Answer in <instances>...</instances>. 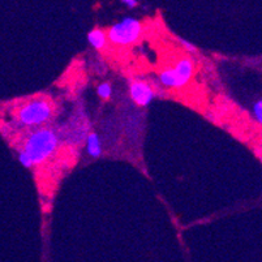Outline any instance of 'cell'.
<instances>
[{"label":"cell","mask_w":262,"mask_h":262,"mask_svg":"<svg viewBox=\"0 0 262 262\" xmlns=\"http://www.w3.org/2000/svg\"><path fill=\"white\" fill-rule=\"evenodd\" d=\"M59 145V137L54 129L39 128L30 133L24 144L23 150L29 157L33 166L42 164L56 151Z\"/></svg>","instance_id":"1"},{"label":"cell","mask_w":262,"mask_h":262,"mask_svg":"<svg viewBox=\"0 0 262 262\" xmlns=\"http://www.w3.org/2000/svg\"><path fill=\"white\" fill-rule=\"evenodd\" d=\"M144 33V25L140 20L133 17H125L119 23L114 24L107 30V42L114 46L127 47L137 43Z\"/></svg>","instance_id":"2"},{"label":"cell","mask_w":262,"mask_h":262,"mask_svg":"<svg viewBox=\"0 0 262 262\" xmlns=\"http://www.w3.org/2000/svg\"><path fill=\"white\" fill-rule=\"evenodd\" d=\"M54 116L51 102L45 98H35L26 102L17 110V120L24 127H40Z\"/></svg>","instance_id":"3"},{"label":"cell","mask_w":262,"mask_h":262,"mask_svg":"<svg viewBox=\"0 0 262 262\" xmlns=\"http://www.w3.org/2000/svg\"><path fill=\"white\" fill-rule=\"evenodd\" d=\"M194 75V63L189 58H180L173 66L161 71L158 78L163 86L170 89H182L189 84Z\"/></svg>","instance_id":"4"},{"label":"cell","mask_w":262,"mask_h":262,"mask_svg":"<svg viewBox=\"0 0 262 262\" xmlns=\"http://www.w3.org/2000/svg\"><path fill=\"white\" fill-rule=\"evenodd\" d=\"M129 95L130 99L137 106L146 107L154 99L156 92L151 88V85L147 84L146 81H133L132 84L129 85Z\"/></svg>","instance_id":"5"},{"label":"cell","mask_w":262,"mask_h":262,"mask_svg":"<svg viewBox=\"0 0 262 262\" xmlns=\"http://www.w3.org/2000/svg\"><path fill=\"white\" fill-rule=\"evenodd\" d=\"M88 40H89V43L94 47L95 50H103L104 47L107 46V35L106 32H103L102 29H98V28H95V29L90 30L89 34H88Z\"/></svg>","instance_id":"6"},{"label":"cell","mask_w":262,"mask_h":262,"mask_svg":"<svg viewBox=\"0 0 262 262\" xmlns=\"http://www.w3.org/2000/svg\"><path fill=\"white\" fill-rule=\"evenodd\" d=\"M86 151L93 158H99L102 156V142L97 133H90L86 137Z\"/></svg>","instance_id":"7"},{"label":"cell","mask_w":262,"mask_h":262,"mask_svg":"<svg viewBox=\"0 0 262 262\" xmlns=\"http://www.w3.org/2000/svg\"><path fill=\"white\" fill-rule=\"evenodd\" d=\"M97 93H98V95L102 99L107 101V99L111 98V95H113V86H111V84H108V82H102V84H99L98 86H97Z\"/></svg>","instance_id":"8"},{"label":"cell","mask_w":262,"mask_h":262,"mask_svg":"<svg viewBox=\"0 0 262 262\" xmlns=\"http://www.w3.org/2000/svg\"><path fill=\"white\" fill-rule=\"evenodd\" d=\"M18 161H20V163L23 164L24 167H26V168L33 167L32 161H30V159H29V157H28L25 153H24L23 150H18Z\"/></svg>","instance_id":"9"},{"label":"cell","mask_w":262,"mask_h":262,"mask_svg":"<svg viewBox=\"0 0 262 262\" xmlns=\"http://www.w3.org/2000/svg\"><path fill=\"white\" fill-rule=\"evenodd\" d=\"M253 115L257 119V123H262V102L257 101L253 106Z\"/></svg>","instance_id":"10"},{"label":"cell","mask_w":262,"mask_h":262,"mask_svg":"<svg viewBox=\"0 0 262 262\" xmlns=\"http://www.w3.org/2000/svg\"><path fill=\"white\" fill-rule=\"evenodd\" d=\"M180 45H182L183 49L187 50V51H189V52H196V47L193 46L192 43H189V42H187V40L180 39Z\"/></svg>","instance_id":"11"},{"label":"cell","mask_w":262,"mask_h":262,"mask_svg":"<svg viewBox=\"0 0 262 262\" xmlns=\"http://www.w3.org/2000/svg\"><path fill=\"white\" fill-rule=\"evenodd\" d=\"M121 3L124 4V6H127L128 8H136V7L139 6V2H137V0H123V2H121Z\"/></svg>","instance_id":"12"}]
</instances>
